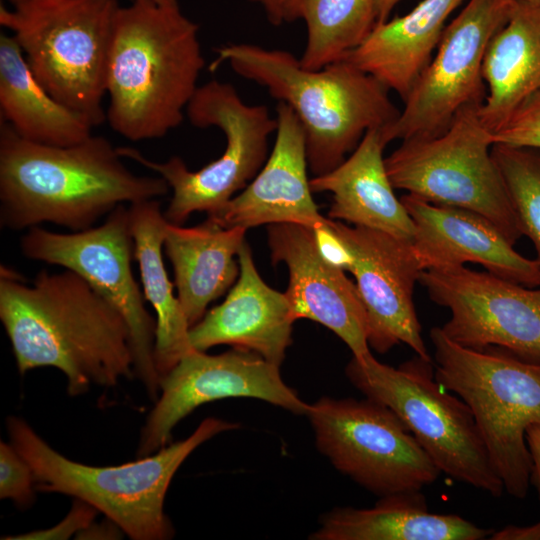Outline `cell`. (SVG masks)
Segmentation results:
<instances>
[{"label": "cell", "mask_w": 540, "mask_h": 540, "mask_svg": "<svg viewBox=\"0 0 540 540\" xmlns=\"http://www.w3.org/2000/svg\"><path fill=\"white\" fill-rule=\"evenodd\" d=\"M287 10L306 24L300 63L313 70L342 60L376 25L375 0H288Z\"/></svg>", "instance_id": "28"}, {"label": "cell", "mask_w": 540, "mask_h": 540, "mask_svg": "<svg viewBox=\"0 0 540 540\" xmlns=\"http://www.w3.org/2000/svg\"><path fill=\"white\" fill-rule=\"evenodd\" d=\"M286 1H288V0H286Z\"/></svg>", "instance_id": "42"}, {"label": "cell", "mask_w": 540, "mask_h": 540, "mask_svg": "<svg viewBox=\"0 0 540 540\" xmlns=\"http://www.w3.org/2000/svg\"><path fill=\"white\" fill-rule=\"evenodd\" d=\"M316 248L320 256L330 265L349 271L353 264V256L327 218L312 228Z\"/></svg>", "instance_id": "33"}, {"label": "cell", "mask_w": 540, "mask_h": 540, "mask_svg": "<svg viewBox=\"0 0 540 540\" xmlns=\"http://www.w3.org/2000/svg\"><path fill=\"white\" fill-rule=\"evenodd\" d=\"M199 26L179 4L132 0L114 19L106 70V120L133 141L182 124L204 68Z\"/></svg>", "instance_id": "3"}, {"label": "cell", "mask_w": 540, "mask_h": 540, "mask_svg": "<svg viewBox=\"0 0 540 540\" xmlns=\"http://www.w3.org/2000/svg\"><path fill=\"white\" fill-rule=\"evenodd\" d=\"M98 511L90 504L76 499L66 517L57 525L17 536L3 537L11 540H54L69 539L94 522Z\"/></svg>", "instance_id": "32"}, {"label": "cell", "mask_w": 540, "mask_h": 540, "mask_svg": "<svg viewBox=\"0 0 540 540\" xmlns=\"http://www.w3.org/2000/svg\"><path fill=\"white\" fill-rule=\"evenodd\" d=\"M122 158L102 136L45 145L21 138L1 121V227L19 231L48 222L84 231L119 205L168 193L162 177L137 175Z\"/></svg>", "instance_id": "2"}, {"label": "cell", "mask_w": 540, "mask_h": 540, "mask_svg": "<svg viewBox=\"0 0 540 540\" xmlns=\"http://www.w3.org/2000/svg\"><path fill=\"white\" fill-rule=\"evenodd\" d=\"M186 117L197 128H219L226 139L222 155L197 171L189 170L178 156L157 162L134 148L117 147L123 158L167 182L172 197L164 216L176 225H182L193 212L208 215L218 211L243 190L265 164L269 136L277 129L276 117L265 105L245 103L230 83L218 80L199 85Z\"/></svg>", "instance_id": "10"}, {"label": "cell", "mask_w": 540, "mask_h": 540, "mask_svg": "<svg viewBox=\"0 0 540 540\" xmlns=\"http://www.w3.org/2000/svg\"><path fill=\"white\" fill-rule=\"evenodd\" d=\"M33 472L24 457L11 443H0V498L10 499L19 506L34 500Z\"/></svg>", "instance_id": "31"}, {"label": "cell", "mask_w": 540, "mask_h": 540, "mask_svg": "<svg viewBox=\"0 0 540 540\" xmlns=\"http://www.w3.org/2000/svg\"><path fill=\"white\" fill-rule=\"evenodd\" d=\"M30 1H33V0H9L12 6H17V5L24 4Z\"/></svg>", "instance_id": "39"}, {"label": "cell", "mask_w": 540, "mask_h": 540, "mask_svg": "<svg viewBox=\"0 0 540 540\" xmlns=\"http://www.w3.org/2000/svg\"><path fill=\"white\" fill-rule=\"evenodd\" d=\"M240 273L226 299L190 327L193 349L206 352L218 345L247 350L280 367L292 343L293 318L284 293L259 275L245 242L238 253Z\"/></svg>", "instance_id": "20"}, {"label": "cell", "mask_w": 540, "mask_h": 540, "mask_svg": "<svg viewBox=\"0 0 540 540\" xmlns=\"http://www.w3.org/2000/svg\"><path fill=\"white\" fill-rule=\"evenodd\" d=\"M331 225L353 256L349 272L366 313L369 347L384 354L404 343L416 355L432 360L413 301L423 270L411 242L337 220H331Z\"/></svg>", "instance_id": "16"}, {"label": "cell", "mask_w": 540, "mask_h": 540, "mask_svg": "<svg viewBox=\"0 0 540 540\" xmlns=\"http://www.w3.org/2000/svg\"><path fill=\"white\" fill-rule=\"evenodd\" d=\"M306 416L333 467L379 497L422 490L441 474L398 416L375 400L322 397Z\"/></svg>", "instance_id": "11"}, {"label": "cell", "mask_w": 540, "mask_h": 540, "mask_svg": "<svg viewBox=\"0 0 540 540\" xmlns=\"http://www.w3.org/2000/svg\"><path fill=\"white\" fill-rule=\"evenodd\" d=\"M383 128L371 129L339 166L310 179L312 192H330L328 218L412 242L415 226L385 167Z\"/></svg>", "instance_id": "21"}, {"label": "cell", "mask_w": 540, "mask_h": 540, "mask_svg": "<svg viewBox=\"0 0 540 540\" xmlns=\"http://www.w3.org/2000/svg\"><path fill=\"white\" fill-rule=\"evenodd\" d=\"M429 337L435 379L470 408L504 490L525 498L532 472L526 433L540 425V362L499 347H463L441 327H433Z\"/></svg>", "instance_id": "6"}, {"label": "cell", "mask_w": 540, "mask_h": 540, "mask_svg": "<svg viewBox=\"0 0 540 540\" xmlns=\"http://www.w3.org/2000/svg\"><path fill=\"white\" fill-rule=\"evenodd\" d=\"M517 0H469L445 27L435 55L420 75L394 123L382 129L388 144L439 134L463 108L483 103V64L493 36Z\"/></svg>", "instance_id": "13"}, {"label": "cell", "mask_w": 540, "mask_h": 540, "mask_svg": "<svg viewBox=\"0 0 540 540\" xmlns=\"http://www.w3.org/2000/svg\"><path fill=\"white\" fill-rule=\"evenodd\" d=\"M0 273V320L22 375L57 368L71 396L135 376L127 322L80 275L42 270L27 285L3 265Z\"/></svg>", "instance_id": "1"}, {"label": "cell", "mask_w": 540, "mask_h": 540, "mask_svg": "<svg viewBox=\"0 0 540 540\" xmlns=\"http://www.w3.org/2000/svg\"><path fill=\"white\" fill-rule=\"evenodd\" d=\"M492 155L505 181L519 226L540 266V150L494 144Z\"/></svg>", "instance_id": "29"}, {"label": "cell", "mask_w": 540, "mask_h": 540, "mask_svg": "<svg viewBox=\"0 0 540 540\" xmlns=\"http://www.w3.org/2000/svg\"><path fill=\"white\" fill-rule=\"evenodd\" d=\"M422 490L382 496L371 508L324 514L312 540H483L494 531L456 514L432 513Z\"/></svg>", "instance_id": "23"}, {"label": "cell", "mask_w": 540, "mask_h": 540, "mask_svg": "<svg viewBox=\"0 0 540 540\" xmlns=\"http://www.w3.org/2000/svg\"><path fill=\"white\" fill-rule=\"evenodd\" d=\"M400 0H375L376 24L388 20L391 11Z\"/></svg>", "instance_id": "38"}, {"label": "cell", "mask_w": 540, "mask_h": 540, "mask_svg": "<svg viewBox=\"0 0 540 540\" xmlns=\"http://www.w3.org/2000/svg\"><path fill=\"white\" fill-rule=\"evenodd\" d=\"M260 4L266 14L268 21L279 26L283 22H288V10L286 0H249Z\"/></svg>", "instance_id": "37"}, {"label": "cell", "mask_w": 540, "mask_h": 540, "mask_svg": "<svg viewBox=\"0 0 540 540\" xmlns=\"http://www.w3.org/2000/svg\"><path fill=\"white\" fill-rule=\"evenodd\" d=\"M238 427V423L209 417L188 438L151 455L117 466H90L54 450L23 419H7L10 443L30 465L35 490L90 504L133 540L173 537L164 502L176 471L202 443Z\"/></svg>", "instance_id": "5"}, {"label": "cell", "mask_w": 540, "mask_h": 540, "mask_svg": "<svg viewBox=\"0 0 540 540\" xmlns=\"http://www.w3.org/2000/svg\"><path fill=\"white\" fill-rule=\"evenodd\" d=\"M121 528L112 520L106 518V521L96 524L91 523L75 537L77 539H119L121 538Z\"/></svg>", "instance_id": "36"}, {"label": "cell", "mask_w": 540, "mask_h": 540, "mask_svg": "<svg viewBox=\"0 0 540 540\" xmlns=\"http://www.w3.org/2000/svg\"><path fill=\"white\" fill-rule=\"evenodd\" d=\"M463 1L422 0L409 13L377 23L343 59L404 100L429 65L447 18Z\"/></svg>", "instance_id": "22"}, {"label": "cell", "mask_w": 540, "mask_h": 540, "mask_svg": "<svg viewBox=\"0 0 540 540\" xmlns=\"http://www.w3.org/2000/svg\"><path fill=\"white\" fill-rule=\"evenodd\" d=\"M266 401L296 415L309 404L282 379L279 366L233 348L218 355L193 350L160 379V393L141 430L137 458L166 446L174 427L199 406L226 398Z\"/></svg>", "instance_id": "15"}, {"label": "cell", "mask_w": 540, "mask_h": 540, "mask_svg": "<svg viewBox=\"0 0 540 540\" xmlns=\"http://www.w3.org/2000/svg\"><path fill=\"white\" fill-rule=\"evenodd\" d=\"M517 1L530 3V4H540V0H517Z\"/></svg>", "instance_id": "41"}, {"label": "cell", "mask_w": 540, "mask_h": 540, "mask_svg": "<svg viewBox=\"0 0 540 540\" xmlns=\"http://www.w3.org/2000/svg\"><path fill=\"white\" fill-rule=\"evenodd\" d=\"M481 104L461 109L439 134L403 140L385 167L394 189L476 212L515 245L523 234L492 155V131L480 116Z\"/></svg>", "instance_id": "9"}, {"label": "cell", "mask_w": 540, "mask_h": 540, "mask_svg": "<svg viewBox=\"0 0 540 540\" xmlns=\"http://www.w3.org/2000/svg\"><path fill=\"white\" fill-rule=\"evenodd\" d=\"M20 249L28 259L77 273L121 313L130 330L135 376L149 397L157 400L160 376L154 362L156 320L147 311L132 273L134 241L129 207L119 205L103 224L84 231L55 233L32 227L21 237Z\"/></svg>", "instance_id": "12"}, {"label": "cell", "mask_w": 540, "mask_h": 540, "mask_svg": "<svg viewBox=\"0 0 540 540\" xmlns=\"http://www.w3.org/2000/svg\"><path fill=\"white\" fill-rule=\"evenodd\" d=\"M345 373L365 397L398 416L441 473L493 497L503 494L470 408L437 382L432 360L415 355L395 368L369 353L352 356Z\"/></svg>", "instance_id": "8"}, {"label": "cell", "mask_w": 540, "mask_h": 540, "mask_svg": "<svg viewBox=\"0 0 540 540\" xmlns=\"http://www.w3.org/2000/svg\"><path fill=\"white\" fill-rule=\"evenodd\" d=\"M483 78L486 96L479 112L493 132L525 99L540 91V4L517 1L489 43Z\"/></svg>", "instance_id": "25"}, {"label": "cell", "mask_w": 540, "mask_h": 540, "mask_svg": "<svg viewBox=\"0 0 540 540\" xmlns=\"http://www.w3.org/2000/svg\"><path fill=\"white\" fill-rule=\"evenodd\" d=\"M268 245L274 264L283 262L289 271L284 293L293 318L317 322L337 335L352 356L370 352L366 313L356 285L344 271L319 254L310 227L282 223L268 226Z\"/></svg>", "instance_id": "17"}, {"label": "cell", "mask_w": 540, "mask_h": 540, "mask_svg": "<svg viewBox=\"0 0 540 540\" xmlns=\"http://www.w3.org/2000/svg\"><path fill=\"white\" fill-rule=\"evenodd\" d=\"M216 55L210 70L227 63L293 110L314 176L339 166L366 132L391 125L400 114L386 86L344 59L313 70L289 51L251 43H228Z\"/></svg>", "instance_id": "4"}, {"label": "cell", "mask_w": 540, "mask_h": 540, "mask_svg": "<svg viewBox=\"0 0 540 540\" xmlns=\"http://www.w3.org/2000/svg\"><path fill=\"white\" fill-rule=\"evenodd\" d=\"M161 4H178L177 0H153Z\"/></svg>", "instance_id": "40"}, {"label": "cell", "mask_w": 540, "mask_h": 540, "mask_svg": "<svg viewBox=\"0 0 540 540\" xmlns=\"http://www.w3.org/2000/svg\"><path fill=\"white\" fill-rule=\"evenodd\" d=\"M246 231L222 228L207 219L189 228L168 222L163 250L172 264L176 295L190 327L238 279L235 257L246 242Z\"/></svg>", "instance_id": "24"}, {"label": "cell", "mask_w": 540, "mask_h": 540, "mask_svg": "<svg viewBox=\"0 0 540 540\" xmlns=\"http://www.w3.org/2000/svg\"><path fill=\"white\" fill-rule=\"evenodd\" d=\"M418 282L434 303L450 310L441 329L455 343L475 350L499 347L540 362V285L464 265L425 269Z\"/></svg>", "instance_id": "14"}, {"label": "cell", "mask_w": 540, "mask_h": 540, "mask_svg": "<svg viewBox=\"0 0 540 540\" xmlns=\"http://www.w3.org/2000/svg\"><path fill=\"white\" fill-rule=\"evenodd\" d=\"M1 121L21 138L39 144L70 146L92 135L93 126L38 82L11 34L0 35Z\"/></svg>", "instance_id": "27"}, {"label": "cell", "mask_w": 540, "mask_h": 540, "mask_svg": "<svg viewBox=\"0 0 540 540\" xmlns=\"http://www.w3.org/2000/svg\"><path fill=\"white\" fill-rule=\"evenodd\" d=\"M276 139L253 180L207 220L222 227L249 228L293 223L310 228L325 222L312 197L304 130L293 110L278 102Z\"/></svg>", "instance_id": "18"}, {"label": "cell", "mask_w": 540, "mask_h": 540, "mask_svg": "<svg viewBox=\"0 0 540 540\" xmlns=\"http://www.w3.org/2000/svg\"><path fill=\"white\" fill-rule=\"evenodd\" d=\"M492 138L494 144L540 150V91L525 99Z\"/></svg>", "instance_id": "30"}, {"label": "cell", "mask_w": 540, "mask_h": 540, "mask_svg": "<svg viewBox=\"0 0 540 540\" xmlns=\"http://www.w3.org/2000/svg\"><path fill=\"white\" fill-rule=\"evenodd\" d=\"M134 258L138 263L143 295L156 313L154 362L160 379L193 349L190 325L173 293L163 262V241L168 221L157 199L129 204Z\"/></svg>", "instance_id": "26"}, {"label": "cell", "mask_w": 540, "mask_h": 540, "mask_svg": "<svg viewBox=\"0 0 540 540\" xmlns=\"http://www.w3.org/2000/svg\"><path fill=\"white\" fill-rule=\"evenodd\" d=\"M413 220L411 246L422 270L480 264L487 272L528 287L540 285V266L514 249L486 217L462 208L400 198Z\"/></svg>", "instance_id": "19"}, {"label": "cell", "mask_w": 540, "mask_h": 540, "mask_svg": "<svg viewBox=\"0 0 540 540\" xmlns=\"http://www.w3.org/2000/svg\"><path fill=\"white\" fill-rule=\"evenodd\" d=\"M490 540H540V521L528 526L508 525L494 530Z\"/></svg>", "instance_id": "34"}, {"label": "cell", "mask_w": 540, "mask_h": 540, "mask_svg": "<svg viewBox=\"0 0 540 540\" xmlns=\"http://www.w3.org/2000/svg\"><path fill=\"white\" fill-rule=\"evenodd\" d=\"M526 441L532 459L531 485L538 493L540 500V425H533L528 428Z\"/></svg>", "instance_id": "35"}, {"label": "cell", "mask_w": 540, "mask_h": 540, "mask_svg": "<svg viewBox=\"0 0 540 540\" xmlns=\"http://www.w3.org/2000/svg\"><path fill=\"white\" fill-rule=\"evenodd\" d=\"M117 0H33L8 9L11 32L32 74L93 127L106 120V70Z\"/></svg>", "instance_id": "7"}]
</instances>
